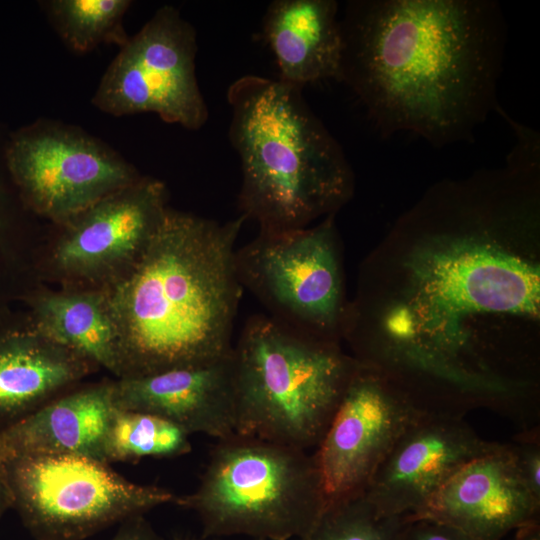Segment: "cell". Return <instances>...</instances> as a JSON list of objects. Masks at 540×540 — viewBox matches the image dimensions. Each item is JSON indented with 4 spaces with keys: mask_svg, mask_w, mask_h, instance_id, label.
Returning a JSON list of instances; mask_svg holds the SVG:
<instances>
[{
    "mask_svg": "<svg viewBox=\"0 0 540 540\" xmlns=\"http://www.w3.org/2000/svg\"><path fill=\"white\" fill-rule=\"evenodd\" d=\"M220 223L168 208L137 262L104 289L119 344L118 378L202 365L232 352L242 293L236 240Z\"/></svg>",
    "mask_w": 540,
    "mask_h": 540,
    "instance_id": "cell-3",
    "label": "cell"
},
{
    "mask_svg": "<svg viewBox=\"0 0 540 540\" xmlns=\"http://www.w3.org/2000/svg\"><path fill=\"white\" fill-rule=\"evenodd\" d=\"M97 367L32 326L0 331V431L77 386Z\"/></svg>",
    "mask_w": 540,
    "mask_h": 540,
    "instance_id": "cell-17",
    "label": "cell"
},
{
    "mask_svg": "<svg viewBox=\"0 0 540 540\" xmlns=\"http://www.w3.org/2000/svg\"><path fill=\"white\" fill-rule=\"evenodd\" d=\"M12 509V497L7 480L6 469L0 457V518Z\"/></svg>",
    "mask_w": 540,
    "mask_h": 540,
    "instance_id": "cell-26",
    "label": "cell"
},
{
    "mask_svg": "<svg viewBox=\"0 0 540 540\" xmlns=\"http://www.w3.org/2000/svg\"><path fill=\"white\" fill-rule=\"evenodd\" d=\"M128 0H53L48 13L65 43L76 52H88L100 44L122 47L130 36L123 17Z\"/></svg>",
    "mask_w": 540,
    "mask_h": 540,
    "instance_id": "cell-21",
    "label": "cell"
},
{
    "mask_svg": "<svg viewBox=\"0 0 540 540\" xmlns=\"http://www.w3.org/2000/svg\"><path fill=\"white\" fill-rule=\"evenodd\" d=\"M493 443L463 416L425 412L394 445L364 495L383 516H409Z\"/></svg>",
    "mask_w": 540,
    "mask_h": 540,
    "instance_id": "cell-13",
    "label": "cell"
},
{
    "mask_svg": "<svg viewBox=\"0 0 540 540\" xmlns=\"http://www.w3.org/2000/svg\"><path fill=\"white\" fill-rule=\"evenodd\" d=\"M246 288L278 322L309 336L341 343L348 302L334 215L314 226L263 232L236 249Z\"/></svg>",
    "mask_w": 540,
    "mask_h": 540,
    "instance_id": "cell-8",
    "label": "cell"
},
{
    "mask_svg": "<svg viewBox=\"0 0 540 540\" xmlns=\"http://www.w3.org/2000/svg\"><path fill=\"white\" fill-rule=\"evenodd\" d=\"M263 35L278 79L303 89L340 80L343 37L335 0H274L263 17Z\"/></svg>",
    "mask_w": 540,
    "mask_h": 540,
    "instance_id": "cell-18",
    "label": "cell"
},
{
    "mask_svg": "<svg viewBox=\"0 0 540 540\" xmlns=\"http://www.w3.org/2000/svg\"><path fill=\"white\" fill-rule=\"evenodd\" d=\"M236 433L309 451L324 437L358 362L340 343L251 316L232 348Z\"/></svg>",
    "mask_w": 540,
    "mask_h": 540,
    "instance_id": "cell-5",
    "label": "cell"
},
{
    "mask_svg": "<svg viewBox=\"0 0 540 540\" xmlns=\"http://www.w3.org/2000/svg\"><path fill=\"white\" fill-rule=\"evenodd\" d=\"M168 208L164 183L151 177L107 195L60 225L54 273L65 287L110 284L141 257Z\"/></svg>",
    "mask_w": 540,
    "mask_h": 540,
    "instance_id": "cell-12",
    "label": "cell"
},
{
    "mask_svg": "<svg viewBox=\"0 0 540 540\" xmlns=\"http://www.w3.org/2000/svg\"><path fill=\"white\" fill-rule=\"evenodd\" d=\"M174 503L197 515L202 538L300 540L325 494L313 453L235 432L217 440L197 488Z\"/></svg>",
    "mask_w": 540,
    "mask_h": 540,
    "instance_id": "cell-6",
    "label": "cell"
},
{
    "mask_svg": "<svg viewBox=\"0 0 540 540\" xmlns=\"http://www.w3.org/2000/svg\"><path fill=\"white\" fill-rule=\"evenodd\" d=\"M229 140L242 172L241 215L263 232L309 227L354 192L346 155L305 101L279 79L244 75L230 84Z\"/></svg>",
    "mask_w": 540,
    "mask_h": 540,
    "instance_id": "cell-4",
    "label": "cell"
},
{
    "mask_svg": "<svg viewBox=\"0 0 540 540\" xmlns=\"http://www.w3.org/2000/svg\"><path fill=\"white\" fill-rule=\"evenodd\" d=\"M117 409L114 380L75 386L1 430L0 457L73 455L107 463L106 439Z\"/></svg>",
    "mask_w": 540,
    "mask_h": 540,
    "instance_id": "cell-16",
    "label": "cell"
},
{
    "mask_svg": "<svg viewBox=\"0 0 540 540\" xmlns=\"http://www.w3.org/2000/svg\"><path fill=\"white\" fill-rule=\"evenodd\" d=\"M189 437L183 429L162 417L117 409L106 439V461L111 464L182 456L191 451Z\"/></svg>",
    "mask_w": 540,
    "mask_h": 540,
    "instance_id": "cell-20",
    "label": "cell"
},
{
    "mask_svg": "<svg viewBox=\"0 0 540 540\" xmlns=\"http://www.w3.org/2000/svg\"><path fill=\"white\" fill-rule=\"evenodd\" d=\"M340 82L382 136L472 140L499 109L507 28L491 0H353L340 18Z\"/></svg>",
    "mask_w": 540,
    "mask_h": 540,
    "instance_id": "cell-2",
    "label": "cell"
},
{
    "mask_svg": "<svg viewBox=\"0 0 540 540\" xmlns=\"http://www.w3.org/2000/svg\"><path fill=\"white\" fill-rule=\"evenodd\" d=\"M110 540H164L145 515H136L130 517L120 524L118 529Z\"/></svg>",
    "mask_w": 540,
    "mask_h": 540,
    "instance_id": "cell-25",
    "label": "cell"
},
{
    "mask_svg": "<svg viewBox=\"0 0 540 540\" xmlns=\"http://www.w3.org/2000/svg\"><path fill=\"white\" fill-rule=\"evenodd\" d=\"M118 409L162 417L189 435L222 439L236 431L232 352L213 362L116 378Z\"/></svg>",
    "mask_w": 540,
    "mask_h": 540,
    "instance_id": "cell-15",
    "label": "cell"
},
{
    "mask_svg": "<svg viewBox=\"0 0 540 540\" xmlns=\"http://www.w3.org/2000/svg\"><path fill=\"white\" fill-rule=\"evenodd\" d=\"M540 150L433 185L365 260L342 340L423 409L504 407L499 341L540 317Z\"/></svg>",
    "mask_w": 540,
    "mask_h": 540,
    "instance_id": "cell-1",
    "label": "cell"
},
{
    "mask_svg": "<svg viewBox=\"0 0 540 540\" xmlns=\"http://www.w3.org/2000/svg\"><path fill=\"white\" fill-rule=\"evenodd\" d=\"M197 50L194 27L176 8H159L120 47L92 103L117 117L150 112L165 122L200 129L209 114L195 72Z\"/></svg>",
    "mask_w": 540,
    "mask_h": 540,
    "instance_id": "cell-9",
    "label": "cell"
},
{
    "mask_svg": "<svg viewBox=\"0 0 540 540\" xmlns=\"http://www.w3.org/2000/svg\"><path fill=\"white\" fill-rule=\"evenodd\" d=\"M539 512L540 500L525 484L512 446L494 442L406 518L445 523L476 540H503L538 522Z\"/></svg>",
    "mask_w": 540,
    "mask_h": 540,
    "instance_id": "cell-14",
    "label": "cell"
},
{
    "mask_svg": "<svg viewBox=\"0 0 540 540\" xmlns=\"http://www.w3.org/2000/svg\"><path fill=\"white\" fill-rule=\"evenodd\" d=\"M510 540H540L539 521L518 528Z\"/></svg>",
    "mask_w": 540,
    "mask_h": 540,
    "instance_id": "cell-27",
    "label": "cell"
},
{
    "mask_svg": "<svg viewBox=\"0 0 540 540\" xmlns=\"http://www.w3.org/2000/svg\"><path fill=\"white\" fill-rule=\"evenodd\" d=\"M407 519L383 516L364 494L326 505L300 540H401Z\"/></svg>",
    "mask_w": 540,
    "mask_h": 540,
    "instance_id": "cell-22",
    "label": "cell"
},
{
    "mask_svg": "<svg viewBox=\"0 0 540 540\" xmlns=\"http://www.w3.org/2000/svg\"><path fill=\"white\" fill-rule=\"evenodd\" d=\"M29 325L118 378L119 344L103 288L64 287L30 299Z\"/></svg>",
    "mask_w": 540,
    "mask_h": 540,
    "instance_id": "cell-19",
    "label": "cell"
},
{
    "mask_svg": "<svg viewBox=\"0 0 540 540\" xmlns=\"http://www.w3.org/2000/svg\"><path fill=\"white\" fill-rule=\"evenodd\" d=\"M425 412L385 374L359 364L313 452L325 506L364 494L394 445Z\"/></svg>",
    "mask_w": 540,
    "mask_h": 540,
    "instance_id": "cell-11",
    "label": "cell"
},
{
    "mask_svg": "<svg viewBox=\"0 0 540 540\" xmlns=\"http://www.w3.org/2000/svg\"><path fill=\"white\" fill-rule=\"evenodd\" d=\"M4 465L12 509L35 540H85L176 499L88 457L24 455Z\"/></svg>",
    "mask_w": 540,
    "mask_h": 540,
    "instance_id": "cell-7",
    "label": "cell"
},
{
    "mask_svg": "<svg viewBox=\"0 0 540 540\" xmlns=\"http://www.w3.org/2000/svg\"><path fill=\"white\" fill-rule=\"evenodd\" d=\"M406 518V517H405ZM407 519V518H406ZM401 540H476L465 532L429 519H407Z\"/></svg>",
    "mask_w": 540,
    "mask_h": 540,
    "instance_id": "cell-24",
    "label": "cell"
},
{
    "mask_svg": "<svg viewBox=\"0 0 540 540\" xmlns=\"http://www.w3.org/2000/svg\"><path fill=\"white\" fill-rule=\"evenodd\" d=\"M520 474L531 493L540 500V444L533 434L511 445Z\"/></svg>",
    "mask_w": 540,
    "mask_h": 540,
    "instance_id": "cell-23",
    "label": "cell"
},
{
    "mask_svg": "<svg viewBox=\"0 0 540 540\" xmlns=\"http://www.w3.org/2000/svg\"><path fill=\"white\" fill-rule=\"evenodd\" d=\"M9 165L29 207L59 225L142 177L102 141L46 120L14 140Z\"/></svg>",
    "mask_w": 540,
    "mask_h": 540,
    "instance_id": "cell-10",
    "label": "cell"
}]
</instances>
